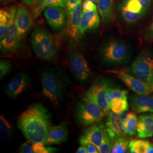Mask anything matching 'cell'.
Returning a JSON list of instances; mask_svg holds the SVG:
<instances>
[{"label":"cell","mask_w":153,"mask_h":153,"mask_svg":"<svg viewBox=\"0 0 153 153\" xmlns=\"http://www.w3.org/2000/svg\"><path fill=\"white\" fill-rule=\"evenodd\" d=\"M108 103L110 110L116 114L124 113L129 109L128 95L114 98L109 101Z\"/></svg>","instance_id":"24"},{"label":"cell","mask_w":153,"mask_h":153,"mask_svg":"<svg viewBox=\"0 0 153 153\" xmlns=\"http://www.w3.org/2000/svg\"><path fill=\"white\" fill-rule=\"evenodd\" d=\"M116 0H98L97 7L102 21L108 24L114 20V7Z\"/></svg>","instance_id":"21"},{"label":"cell","mask_w":153,"mask_h":153,"mask_svg":"<svg viewBox=\"0 0 153 153\" xmlns=\"http://www.w3.org/2000/svg\"><path fill=\"white\" fill-rule=\"evenodd\" d=\"M45 1V0H36V5H35V6L34 7V9L38 8L39 6H40L42 5L44 3Z\"/></svg>","instance_id":"38"},{"label":"cell","mask_w":153,"mask_h":153,"mask_svg":"<svg viewBox=\"0 0 153 153\" xmlns=\"http://www.w3.org/2000/svg\"><path fill=\"white\" fill-rule=\"evenodd\" d=\"M86 146L87 148V150H88V153H99L98 149L93 144L89 143Z\"/></svg>","instance_id":"35"},{"label":"cell","mask_w":153,"mask_h":153,"mask_svg":"<svg viewBox=\"0 0 153 153\" xmlns=\"http://www.w3.org/2000/svg\"><path fill=\"white\" fill-rule=\"evenodd\" d=\"M138 119V118L137 117V115L134 112H130L126 114L122 124L125 135L133 136L136 134Z\"/></svg>","instance_id":"23"},{"label":"cell","mask_w":153,"mask_h":153,"mask_svg":"<svg viewBox=\"0 0 153 153\" xmlns=\"http://www.w3.org/2000/svg\"><path fill=\"white\" fill-rule=\"evenodd\" d=\"M13 128L10 122L4 116L0 117V136L3 139H7L11 136Z\"/></svg>","instance_id":"27"},{"label":"cell","mask_w":153,"mask_h":153,"mask_svg":"<svg viewBox=\"0 0 153 153\" xmlns=\"http://www.w3.org/2000/svg\"><path fill=\"white\" fill-rule=\"evenodd\" d=\"M151 29H152V31L153 32V24H152V27H151Z\"/></svg>","instance_id":"42"},{"label":"cell","mask_w":153,"mask_h":153,"mask_svg":"<svg viewBox=\"0 0 153 153\" xmlns=\"http://www.w3.org/2000/svg\"><path fill=\"white\" fill-rule=\"evenodd\" d=\"M107 134L106 128L103 124L90 126L81 134L79 143L83 145L91 143L98 148Z\"/></svg>","instance_id":"12"},{"label":"cell","mask_w":153,"mask_h":153,"mask_svg":"<svg viewBox=\"0 0 153 153\" xmlns=\"http://www.w3.org/2000/svg\"><path fill=\"white\" fill-rule=\"evenodd\" d=\"M129 104L138 114L153 112V95H131L129 97Z\"/></svg>","instance_id":"17"},{"label":"cell","mask_w":153,"mask_h":153,"mask_svg":"<svg viewBox=\"0 0 153 153\" xmlns=\"http://www.w3.org/2000/svg\"><path fill=\"white\" fill-rule=\"evenodd\" d=\"M19 153H33V146H30L27 143H23L20 146Z\"/></svg>","instance_id":"34"},{"label":"cell","mask_w":153,"mask_h":153,"mask_svg":"<svg viewBox=\"0 0 153 153\" xmlns=\"http://www.w3.org/2000/svg\"><path fill=\"white\" fill-rule=\"evenodd\" d=\"M76 153H88L87 148L86 145H81V146H79L78 149L76 150Z\"/></svg>","instance_id":"37"},{"label":"cell","mask_w":153,"mask_h":153,"mask_svg":"<svg viewBox=\"0 0 153 153\" xmlns=\"http://www.w3.org/2000/svg\"><path fill=\"white\" fill-rule=\"evenodd\" d=\"M126 114L124 112L116 114L112 111H109L107 114L105 128L108 137L112 141L118 138L124 136L125 133L123 129L122 124Z\"/></svg>","instance_id":"13"},{"label":"cell","mask_w":153,"mask_h":153,"mask_svg":"<svg viewBox=\"0 0 153 153\" xmlns=\"http://www.w3.org/2000/svg\"><path fill=\"white\" fill-rule=\"evenodd\" d=\"M137 133L139 138L153 137V114H143L139 116Z\"/></svg>","instance_id":"20"},{"label":"cell","mask_w":153,"mask_h":153,"mask_svg":"<svg viewBox=\"0 0 153 153\" xmlns=\"http://www.w3.org/2000/svg\"><path fill=\"white\" fill-rule=\"evenodd\" d=\"M82 13V1L78 2L71 11L67 12V33L74 40H77L81 35L79 26Z\"/></svg>","instance_id":"14"},{"label":"cell","mask_w":153,"mask_h":153,"mask_svg":"<svg viewBox=\"0 0 153 153\" xmlns=\"http://www.w3.org/2000/svg\"><path fill=\"white\" fill-rule=\"evenodd\" d=\"M85 1H93L94 2H97L98 0H85Z\"/></svg>","instance_id":"40"},{"label":"cell","mask_w":153,"mask_h":153,"mask_svg":"<svg viewBox=\"0 0 153 153\" xmlns=\"http://www.w3.org/2000/svg\"><path fill=\"white\" fill-rule=\"evenodd\" d=\"M11 18V11L1 9L0 10V39L3 38L9 27Z\"/></svg>","instance_id":"25"},{"label":"cell","mask_w":153,"mask_h":153,"mask_svg":"<svg viewBox=\"0 0 153 153\" xmlns=\"http://www.w3.org/2000/svg\"><path fill=\"white\" fill-rule=\"evenodd\" d=\"M22 1L25 5L31 7H34L36 2V0H22Z\"/></svg>","instance_id":"36"},{"label":"cell","mask_w":153,"mask_h":153,"mask_svg":"<svg viewBox=\"0 0 153 153\" xmlns=\"http://www.w3.org/2000/svg\"><path fill=\"white\" fill-rule=\"evenodd\" d=\"M97 6L91 1H85L82 3V11H92L97 9Z\"/></svg>","instance_id":"32"},{"label":"cell","mask_w":153,"mask_h":153,"mask_svg":"<svg viewBox=\"0 0 153 153\" xmlns=\"http://www.w3.org/2000/svg\"><path fill=\"white\" fill-rule=\"evenodd\" d=\"M16 10V7L15 6L10 9V22L5 35L1 39L0 48L3 53H6L16 49L21 40L15 21Z\"/></svg>","instance_id":"9"},{"label":"cell","mask_w":153,"mask_h":153,"mask_svg":"<svg viewBox=\"0 0 153 153\" xmlns=\"http://www.w3.org/2000/svg\"><path fill=\"white\" fill-rule=\"evenodd\" d=\"M45 144L38 142L33 145V150L34 153H55L57 152V149L53 147H46Z\"/></svg>","instance_id":"29"},{"label":"cell","mask_w":153,"mask_h":153,"mask_svg":"<svg viewBox=\"0 0 153 153\" xmlns=\"http://www.w3.org/2000/svg\"><path fill=\"white\" fill-rule=\"evenodd\" d=\"M17 125L29 142L46 145L51 123L48 111L43 104L35 103L28 106L18 117Z\"/></svg>","instance_id":"1"},{"label":"cell","mask_w":153,"mask_h":153,"mask_svg":"<svg viewBox=\"0 0 153 153\" xmlns=\"http://www.w3.org/2000/svg\"><path fill=\"white\" fill-rule=\"evenodd\" d=\"M44 16L49 26L55 31H60L65 25L68 14L65 8L59 6H50L43 10Z\"/></svg>","instance_id":"11"},{"label":"cell","mask_w":153,"mask_h":153,"mask_svg":"<svg viewBox=\"0 0 153 153\" xmlns=\"http://www.w3.org/2000/svg\"><path fill=\"white\" fill-rule=\"evenodd\" d=\"M12 68L11 61L9 60H1L0 61V78L3 79L4 77L8 74Z\"/></svg>","instance_id":"30"},{"label":"cell","mask_w":153,"mask_h":153,"mask_svg":"<svg viewBox=\"0 0 153 153\" xmlns=\"http://www.w3.org/2000/svg\"><path fill=\"white\" fill-rule=\"evenodd\" d=\"M113 146V142L108 137V134L104 137L100 146L98 148L99 153H111L112 148Z\"/></svg>","instance_id":"31"},{"label":"cell","mask_w":153,"mask_h":153,"mask_svg":"<svg viewBox=\"0 0 153 153\" xmlns=\"http://www.w3.org/2000/svg\"><path fill=\"white\" fill-rule=\"evenodd\" d=\"M152 88H153V86L152 87Z\"/></svg>","instance_id":"43"},{"label":"cell","mask_w":153,"mask_h":153,"mask_svg":"<svg viewBox=\"0 0 153 153\" xmlns=\"http://www.w3.org/2000/svg\"><path fill=\"white\" fill-rule=\"evenodd\" d=\"M42 92L45 98L54 104H58L63 97L65 86L55 71L49 69L40 71Z\"/></svg>","instance_id":"4"},{"label":"cell","mask_w":153,"mask_h":153,"mask_svg":"<svg viewBox=\"0 0 153 153\" xmlns=\"http://www.w3.org/2000/svg\"><path fill=\"white\" fill-rule=\"evenodd\" d=\"M31 42L34 52L43 60H53L59 52V45L54 36L42 26L33 29Z\"/></svg>","instance_id":"2"},{"label":"cell","mask_w":153,"mask_h":153,"mask_svg":"<svg viewBox=\"0 0 153 153\" xmlns=\"http://www.w3.org/2000/svg\"><path fill=\"white\" fill-rule=\"evenodd\" d=\"M82 0H65V8L67 12L71 11V10L77 5L78 2Z\"/></svg>","instance_id":"33"},{"label":"cell","mask_w":153,"mask_h":153,"mask_svg":"<svg viewBox=\"0 0 153 153\" xmlns=\"http://www.w3.org/2000/svg\"><path fill=\"white\" fill-rule=\"evenodd\" d=\"M150 141L153 144V137H152V138H151L150 139Z\"/></svg>","instance_id":"41"},{"label":"cell","mask_w":153,"mask_h":153,"mask_svg":"<svg viewBox=\"0 0 153 153\" xmlns=\"http://www.w3.org/2000/svg\"><path fill=\"white\" fill-rule=\"evenodd\" d=\"M107 71L117 76L136 94L150 95L153 92V88L150 85L129 74L124 69H114Z\"/></svg>","instance_id":"10"},{"label":"cell","mask_w":153,"mask_h":153,"mask_svg":"<svg viewBox=\"0 0 153 153\" xmlns=\"http://www.w3.org/2000/svg\"><path fill=\"white\" fill-rule=\"evenodd\" d=\"M33 16L25 6L16 7L15 21L21 39L23 38L32 27Z\"/></svg>","instance_id":"16"},{"label":"cell","mask_w":153,"mask_h":153,"mask_svg":"<svg viewBox=\"0 0 153 153\" xmlns=\"http://www.w3.org/2000/svg\"><path fill=\"white\" fill-rule=\"evenodd\" d=\"M111 82L104 79H100L93 83L86 92V97L99 105L107 115L110 111L107 100V93L112 88Z\"/></svg>","instance_id":"8"},{"label":"cell","mask_w":153,"mask_h":153,"mask_svg":"<svg viewBox=\"0 0 153 153\" xmlns=\"http://www.w3.org/2000/svg\"><path fill=\"white\" fill-rule=\"evenodd\" d=\"M74 115L77 124L89 126L100 122L105 114L99 105L86 96L78 102Z\"/></svg>","instance_id":"3"},{"label":"cell","mask_w":153,"mask_h":153,"mask_svg":"<svg viewBox=\"0 0 153 153\" xmlns=\"http://www.w3.org/2000/svg\"><path fill=\"white\" fill-rule=\"evenodd\" d=\"M129 149L131 153H153V144L147 140H132L129 141Z\"/></svg>","instance_id":"22"},{"label":"cell","mask_w":153,"mask_h":153,"mask_svg":"<svg viewBox=\"0 0 153 153\" xmlns=\"http://www.w3.org/2000/svg\"><path fill=\"white\" fill-rule=\"evenodd\" d=\"M65 0H45L44 3L39 6L38 8L33 10V16L36 18L38 16L40 13L44 10V9L50 6H59L63 7H65Z\"/></svg>","instance_id":"28"},{"label":"cell","mask_w":153,"mask_h":153,"mask_svg":"<svg viewBox=\"0 0 153 153\" xmlns=\"http://www.w3.org/2000/svg\"><path fill=\"white\" fill-rule=\"evenodd\" d=\"M30 84V78L25 72H21L14 77L6 86V95L10 98H16L25 91Z\"/></svg>","instance_id":"15"},{"label":"cell","mask_w":153,"mask_h":153,"mask_svg":"<svg viewBox=\"0 0 153 153\" xmlns=\"http://www.w3.org/2000/svg\"><path fill=\"white\" fill-rule=\"evenodd\" d=\"M68 62L72 75L80 83L89 81L91 71L88 61L82 52L76 48H72L68 53Z\"/></svg>","instance_id":"6"},{"label":"cell","mask_w":153,"mask_h":153,"mask_svg":"<svg viewBox=\"0 0 153 153\" xmlns=\"http://www.w3.org/2000/svg\"><path fill=\"white\" fill-rule=\"evenodd\" d=\"M69 131L65 123L54 126L49 129L46 145H60L65 142L68 138Z\"/></svg>","instance_id":"18"},{"label":"cell","mask_w":153,"mask_h":153,"mask_svg":"<svg viewBox=\"0 0 153 153\" xmlns=\"http://www.w3.org/2000/svg\"><path fill=\"white\" fill-rule=\"evenodd\" d=\"M100 55L105 63L117 65L126 63L129 53L124 43L119 40H110L103 45Z\"/></svg>","instance_id":"7"},{"label":"cell","mask_w":153,"mask_h":153,"mask_svg":"<svg viewBox=\"0 0 153 153\" xmlns=\"http://www.w3.org/2000/svg\"><path fill=\"white\" fill-rule=\"evenodd\" d=\"M129 141L124 137H120L113 141V146L111 153H127L129 149Z\"/></svg>","instance_id":"26"},{"label":"cell","mask_w":153,"mask_h":153,"mask_svg":"<svg viewBox=\"0 0 153 153\" xmlns=\"http://www.w3.org/2000/svg\"><path fill=\"white\" fill-rule=\"evenodd\" d=\"M100 23V17L97 9L92 11H82L80 22V33H85L98 27Z\"/></svg>","instance_id":"19"},{"label":"cell","mask_w":153,"mask_h":153,"mask_svg":"<svg viewBox=\"0 0 153 153\" xmlns=\"http://www.w3.org/2000/svg\"><path fill=\"white\" fill-rule=\"evenodd\" d=\"M127 71L153 87V55L148 52L138 55L128 66Z\"/></svg>","instance_id":"5"},{"label":"cell","mask_w":153,"mask_h":153,"mask_svg":"<svg viewBox=\"0 0 153 153\" xmlns=\"http://www.w3.org/2000/svg\"><path fill=\"white\" fill-rule=\"evenodd\" d=\"M13 0H1V2L2 4H5V3H8L12 1Z\"/></svg>","instance_id":"39"}]
</instances>
